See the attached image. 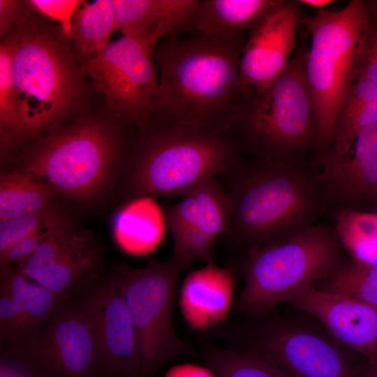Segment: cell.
<instances>
[{
	"label": "cell",
	"mask_w": 377,
	"mask_h": 377,
	"mask_svg": "<svg viewBox=\"0 0 377 377\" xmlns=\"http://www.w3.org/2000/svg\"><path fill=\"white\" fill-rule=\"evenodd\" d=\"M245 43L243 31L168 36L154 52L158 88L147 120L228 133L255 94L240 77Z\"/></svg>",
	"instance_id": "6da1fadb"
},
{
	"label": "cell",
	"mask_w": 377,
	"mask_h": 377,
	"mask_svg": "<svg viewBox=\"0 0 377 377\" xmlns=\"http://www.w3.org/2000/svg\"><path fill=\"white\" fill-rule=\"evenodd\" d=\"M12 73L22 138L56 128L83 95L85 74L79 68L61 27L24 19L10 34Z\"/></svg>",
	"instance_id": "7a4b0ae2"
},
{
	"label": "cell",
	"mask_w": 377,
	"mask_h": 377,
	"mask_svg": "<svg viewBox=\"0 0 377 377\" xmlns=\"http://www.w3.org/2000/svg\"><path fill=\"white\" fill-rule=\"evenodd\" d=\"M128 163L137 197L183 195L200 182L230 171L236 153L228 133L155 121Z\"/></svg>",
	"instance_id": "3957f363"
},
{
	"label": "cell",
	"mask_w": 377,
	"mask_h": 377,
	"mask_svg": "<svg viewBox=\"0 0 377 377\" xmlns=\"http://www.w3.org/2000/svg\"><path fill=\"white\" fill-rule=\"evenodd\" d=\"M120 157L117 128L90 118L48 131L23 156L20 169L43 179L56 193L89 205L121 171Z\"/></svg>",
	"instance_id": "277c9868"
},
{
	"label": "cell",
	"mask_w": 377,
	"mask_h": 377,
	"mask_svg": "<svg viewBox=\"0 0 377 377\" xmlns=\"http://www.w3.org/2000/svg\"><path fill=\"white\" fill-rule=\"evenodd\" d=\"M370 17L365 1L352 0L341 10L319 9L302 22L311 36L305 72L318 143L332 147L339 109L352 84L359 51Z\"/></svg>",
	"instance_id": "5b68a950"
},
{
	"label": "cell",
	"mask_w": 377,
	"mask_h": 377,
	"mask_svg": "<svg viewBox=\"0 0 377 377\" xmlns=\"http://www.w3.org/2000/svg\"><path fill=\"white\" fill-rule=\"evenodd\" d=\"M337 244L320 228L296 232L283 242L255 246L244 265L239 310L262 315L287 302L297 291L324 278L337 265Z\"/></svg>",
	"instance_id": "8992f818"
},
{
	"label": "cell",
	"mask_w": 377,
	"mask_h": 377,
	"mask_svg": "<svg viewBox=\"0 0 377 377\" xmlns=\"http://www.w3.org/2000/svg\"><path fill=\"white\" fill-rule=\"evenodd\" d=\"M228 194L230 231L244 240L265 244L302 226L314 205L306 179L275 163L239 176Z\"/></svg>",
	"instance_id": "52a82bcc"
},
{
	"label": "cell",
	"mask_w": 377,
	"mask_h": 377,
	"mask_svg": "<svg viewBox=\"0 0 377 377\" xmlns=\"http://www.w3.org/2000/svg\"><path fill=\"white\" fill-rule=\"evenodd\" d=\"M186 267L172 256L144 268L126 265L113 268L136 332L140 377L150 376L176 357L193 353L191 346L177 336L172 322L177 282Z\"/></svg>",
	"instance_id": "ba28073f"
},
{
	"label": "cell",
	"mask_w": 377,
	"mask_h": 377,
	"mask_svg": "<svg viewBox=\"0 0 377 377\" xmlns=\"http://www.w3.org/2000/svg\"><path fill=\"white\" fill-rule=\"evenodd\" d=\"M160 40L123 34L85 57V74L103 95L111 113L123 122L142 126L151 114L158 88L154 58Z\"/></svg>",
	"instance_id": "9c48e42d"
},
{
	"label": "cell",
	"mask_w": 377,
	"mask_h": 377,
	"mask_svg": "<svg viewBox=\"0 0 377 377\" xmlns=\"http://www.w3.org/2000/svg\"><path fill=\"white\" fill-rule=\"evenodd\" d=\"M305 58L299 51L266 90L254 94L236 124L266 151L300 147L316 131Z\"/></svg>",
	"instance_id": "30bf717a"
},
{
	"label": "cell",
	"mask_w": 377,
	"mask_h": 377,
	"mask_svg": "<svg viewBox=\"0 0 377 377\" xmlns=\"http://www.w3.org/2000/svg\"><path fill=\"white\" fill-rule=\"evenodd\" d=\"M1 353L21 360L37 377H101L87 291L66 298L31 340Z\"/></svg>",
	"instance_id": "8fae6325"
},
{
	"label": "cell",
	"mask_w": 377,
	"mask_h": 377,
	"mask_svg": "<svg viewBox=\"0 0 377 377\" xmlns=\"http://www.w3.org/2000/svg\"><path fill=\"white\" fill-rule=\"evenodd\" d=\"M103 262V246L92 232L64 217L31 255L11 267L59 296L72 297L100 279Z\"/></svg>",
	"instance_id": "7c38bea8"
},
{
	"label": "cell",
	"mask_w": 377,
	"mask_h": 377,
	"mask_svg": "<svg viewBox=\"0 0 377 377\" xmlns=\"http://www.w3.org/2000/svg\"><path fill=\"white\" fill-rule=\"evenodd\" d=\"M101 377H140L136 332L113 271L87 291Z\"/></svg>",
	"instance_id": "4fadbf2b"
},
{
	"label": "cell",
	"mask_w": 377,
	"mask_h": 377,
	"mask_svg": "<svg viewBox=\"0 0 377 377\" xmlns=\"http://www.w3.org/2000/svg\"><path fill=\"white\" fill-rule=\"evenodd\" d=\"M300 16L297 3L281 1L250 29L239 73L243 84L255 94L266 90L291 59Z\"/></svg>",
	"instance_id": "5bb4252c"
},
{
	"label": "cell",
	"mask_w": 377,
	"mask_h": 377,
	"mask_svg": "<svg viewBox=\"0 0 377 377\" xmlns=\"http://www.w3.org/2000/svg\"><path fill=\"white\" fill-rule=\"evenodd\" d=\"M287 302L317 318L340 342L364 355L377 357V306L308 286Z\"/></svg>",
	"instance_id": "9a60e30c"
},
{
	"label": "cell",
	"mask_w": 377,
	"mask_h": 377,
	"mask_svg": "<svg viewBox=\"0 0 377 377\" xmlns=\"http://www.w3.org/2000/svg\"><path fill=\"white\" fill-rule=\"evenodd\" d=\"M258 353L290 377H355L340 350L325 338L309 331L276 328L258 339Z\"/></svg>",
	"instance_id": "2e32d148"
},
{
	"label": "cell",
	"mask_w": 377,
	"mask_h": 377,
	"mask_svg": "<svg viewBox=\"0 0 377 377\" xmlns=\"http://www.w3.org/2000/svg\"><path fill=\"white\" fill-rule=\"evenodd\" d=\"M235 280L230 269L210 260L190 273L179 293V306L184 320L192 330L206 332L226 322L233 302Z\"/></svg>",
	"instance_id": "e0dca14e"
},
{
	"label": "cell",
	"mask_w": 377,
	"mask_h": 377,
	"mask_svg": "<svg viewBox=\"0 0 377 377\" xmlns=\"http://www.w3.org/2000/svg\"><path fill=\"white\" fill-rule=\"evenodd\" d=\"M182 196L165 212V223L171 233L186 231L214 243L219 235L230 232V198L215 177L200 182Z\"/></svg>",
	"instance_id": "ac0fdd59"
},
{
	"label": "cell",
	"mask_w": 377,
	"mask_h": 377,
	"mask_svg": "<svg viewBox=\"0 0 377 377\" xmlns=\"http://www.w3.org/2000/svg\"><path fill=\"white\" fill-rule=\"evenodd\" d=\"M200 1L110 0L118 29L142 37L176 36L193 28Z\"/></svg>",
	"instance_id": "d6986e66"
},
{
	"label": "cell",
	"mask_w": 377,
	"mask_h": 377,
	"mask_svg": "<svg viewBox=\"0 0 377 377\" xmlns=\"http://www.w3.org/2000/svg\"><path fill=\"white\" fill-rule=\"evenodd\" d=\"M331 179L350 198L377 199V124L362 129L349 151L329 162Z\"/></svg>",
	"instance_id": "ffe728a7"
},
{
	"label": "cell",
	"mask_w": 377,
	"mask_h": 377,
	"mask_svg": "<svg viewBox=\"0 0 377 377\" xmlns=\"http://www.w3.org/2000/svg\"><path fill=\"white\" fill-rule=\"evenodd\" d=\"M112 230L119 248L136 256L154 251L163 237L160 212L148 197H138L124 206L114 216Z\"/></svg>",
	"instance_id": "44dd1931"
},
{
	"label": "cell",
	"mask_w": 377,
	"mask_h": 377,
	"mask_svg": "<svg viewBox=\"0 0 377 377\" xmlns=\"http://www.w3.org/2000/svg\"><path fill=\"white\" fill-rule=\"evenodd\" d=\"M0 271V287L12 295L23 313L24 331L20 346L34 338L68 297L53 293L11 266Z\"/></svg>",
	"instance_id": "7402d4cb"
},
{
	"label": "cell",
	"mask_w": 377,
	"mask_h": 377,
	"mask_svg": "<svg viewBox=\"0 0 377 377\" xmlns=\"http://www.w3.org/2000/svg\"><path fill=\"white\" fill-rule=\"evenodd\" d=\"M282 0L200 1L193 29L197 34L215 35L251 29Z\"/></svg>",
	"instance_id": "603a6c76"
},
{
	"label": "cell",
	"mask_w": 377,
	"mask_h": 377,
	"mask_svg": "<svg viewBox=\"0 0 377 377\" xmlns=\"http://www.w3.org/2000/svg\"><path fill=\"white\" fill-rule=\"evenodd\" d=\"M55 193L47 182L31 172L21 169L1 172L0 222L53 205Z\"/></svg>",
	"instance_id": "cb8c5ba5"
},
{
	"label": "cell",
	"mask_w": 377,
	"mask_h": 377,
	"mask_svg": "<svg viewBox=\"0 0 377 377\" xmlns=\"http://www.w3.org/2000/svg\"><path fill=\"white\" fill-rule=\"evenodd\" d=\"M117 29L110 0H97L77 8L72 20L71 38L78 52L87 57L103 48Z\"/></svg>",
	"instance_id": "d4e9b609"
},
{
	"label": "cell",
	"mask_w": 377,
	"mask_h": 377,
	"mask_svg": "<svg viewBox=\"0 0 377 377\" xmlns=\"http://www.w3.org/2000/svg\"><path fill=\"white\" fill-rule=\"evenodd\" d=\"M202 357L217 377H290L258 352H236L205 345Z\"/></svg>",
	"instance_id": "484cf974"
},
{
	"label": "cell",
	"mask_w": 377,
	"mask_h": 377,
	"mask_svg": "<svg viewBox=\"0 0 377 377\" xmlns=\"http://www.w3.org/2000/svg\"><path fill=\"white\" fill-rule=\"evenodd\" d=\"M337 229L354 261L377 265V213L344 210L338 216Z\"/></svg>",
	"instance_id": "4316f807"
},
{
	"label": "cell",
	"mask_w": 377,
	"mask_h": 377,
	"mask_svg": "<svg viewBox=\"0 0 377 377\" xmlns=\"http://www.w3.org/2000/svg\"><path fill=\"white\" fill-rule=\"evenodd\" d=\"M319 281L318 289L377 306V265L355 261L337 264Z\"/></svg>",
	"instance_id": "83f0119b"
},
{
	"label": "cell",
	"mask_w": 377,
	"mask_h": 377,
	"mask_svg": "<svg viewBox=\"0 0 377 377\" xmlns=\"http://www.w3.org/2000/svg\"><path fill=\"white\" fill-rule=\"evenodd\" d=\"M13 40L9 34L0 45L1 142L6 145L23 140L13 79Z\"/></svg>",
	"instance_id": "f1b7e54d"
},
{
	"label": "cell",
	"mask_w": 377,
	"mask_h": 377,
	"mask_svg": "<svg viewBox=\"0 0 377 377\" xmlns=\"http://www.w3.org/2000/svg\"><path fill=\"white\" fill-rule=\"evenodd\" d=\"M377 124V102L341 104L334 124L329 162L343 156L350 149L357 134L363 128Z\"/></svg>",
	"instance_id": "f546056e"
},
{
	"label": "cell",
	"mask_w": 377,
	"mask_h": 377,
	"mask_svg": "<svg viewBox=\"0 0 377 377\" xmlns=\"http://www.w3.org/2000/svg\"><path fill=\"white\" fill-rule=\"evenodd\" d=\"M64 215L53 205L0 222V256L11 246Z\"/></svg>",
	"instance_id": "4dcf8cb0"
},
{
	"label": "cell",
	"mask_w": 377,
	"mask_h": 377,
	"mask_svg": "<svg viewBox=\"0 0 377 377\" xmlns=\"http://www.w3.org/2000/svg\"><path fill=\"white\" fill-rule=\"evenodd\" d=\"M24 323L23 313L12 295L0 287L1 351L10 350L21 343Z\"/></svg>",
	"instance_id": "1f68e13d"
},
{
	"label": "cell",
	"mask_w": 377,
	"mask_h": 377,
	"mask_svg": "<svg viewBox=\"0 0 377 377\" xmlns=\"http://www.w3.org/2000/svg\"><path fill=\"white\" fill-rule=\"evenodd\" d=\"M358 78L377 81V22L371 19L359 51L355 80Z\"/></svg>",
	"instance_id": "d6a6232c"
},
{
	"label": "cell",
	"mask_w": 377,
	"mask_h": 377,
	"mask_svg": "<svg viewBox=\"0 0 377 377\" xmlns=\"http://www.w3.org/2000/svg\"><path fill=\"white\" fill-rule=\"evenodd\" d=\"M29 2L40 13L59 22L60 27L65 36L71 38L72 20L80 7V1L32 0Z\"/></svg>",
	"instance_id": "836d02e7"
},
{
	"label": "cell",
	"mask_w": 377,
	"mask_h": 377,
	"mask_svg": "<svg viewBox=\"0 0 377 377\" xmlns=\"http://www.w3.org/2000/svg\"><path fill=\"white\" fill-rule=\"evenodd\" d=\"M63 218L64 216L11 246L3 254L0 256V268L13 266L16 263L31 255L45 239L50 228Z\"/></svg>",
	"instance_id": "e575fe53"
},
{
	"label": "cell",
	"mask_w": 377,
	"mask_h": 377,
	"mask_svg": "<svg viewBox=\"0 0 377 377\" xmlns=\"http://www.w3.org/2000/svg\"><path fill=\"white\" fill-rule=\"evenodd\" d=\"M377 102V81L356 79L341 104H363Z\"/></svg>",
	"instance_id": "d590c367"
},
{
	"label": "cell",
	"mask_w": 377,
	"mask_h": 377,
	"mask_svg": "<svg viewBox=\"0 0 377 377\" xmlns=\"http://www.w3.org/2000/svg\"><path fill=\"white\" fill-rule=\"evenodd\" d=\"M0 377H37V376L21 360L9 354L1 353Z\"/></svg>",
	"instance_id": "8d00e7d4"
},
{
	"label": "cell",
	"mask_w": 377,
	"mask_h": 377,
	"mask_svg": "<svg viewBox=\"0 0 377 377\" xmlns=\"http://www.w3.org/2000/svg\"><path fill=\"white\" fill-rule=\"evenodd\" d=\"M21 8V3L19 1H0V31L1 36L9 31L14 22L19 20Z\"/></svg>",
	"instance_id": "74e56055"
},
{
	"label": "cell",
	"mask_w": 377,
	"mask_h": 377,
	"mask_svg": "<svg viewBox=\"0 0 377 377\" xmlns=\"http://www.w3.org/2000/svg\"><path fill=\"white\" fill-rule=\"evenodd\" d=\"M165 377H213L206 369L193 365H181L171 369Z\"/></svg>",
	"instance_id": "f35d334b"
},
{
	"label": "cell",
	"mask_w": 377,
	"mask_h": 377,
	"mask_svg": "<svg viewBox=\"0 0 377 377\" xmlns=\"http://www.w3.org/2000/svg\"><path fill=\"white\" fill-rule=\"evenodd\" d=\"M300 3L309 6L310 7L316 8L318 10L324 8L327 5L333 3L334 1L332 0H300Z\"/></svg>",
	"instance_id": "ab89813d"
},
{
	"label": "cell",
	"mask_w": 377,
	"mask_h": 377,
	"mask_svg": "<svg viewBox=\"0 0 377 377\" xmlns=\"http://www.w3.org/2000/svg\"><path fill=\"white\" fill-rule=\"evenodd\" d=\"M367 9L370 19L377 22V0H371L365 1Z\"/></svg>",
	"instance_id": "60d3db41"
},
{
	"label": "cell",
	"mask_w": 377,
	"mask_h": 377,
	"mask_svg": "<svg viewBox=\"0 0 377 377\" xmlns=\"http://www.w3.org/2000/svg\"><path fill=\"white\" fill-rule=\"evenodd\" d=\"M365 377H377V357L371 360H369Z\"/></svg>",
	"instance_id": "b9f144b4"
}]
</instances>
